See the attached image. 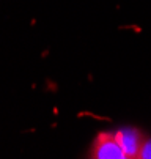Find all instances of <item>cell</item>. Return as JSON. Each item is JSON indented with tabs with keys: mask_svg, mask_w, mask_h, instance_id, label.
<instances>
[{
	"mask_svg": "<svg viewBox=\"0 0 151 159\" xmlns=\"http://www.w3.org/2000/svg\"><path fill=\"white\" fill-rule=\"evenodd\" d=\"M137 159H151V139H145Z\"/></svg>",
	"mask_w": 151,
	"mask_h": 159,
	"instance_id": "obj_3",
	"label": "cell"
},
{
	"mask_svg": "<svg viewBox=\"0 0 151 159\" xmlns=\"http://www.w3.org/2000/svg\"><path fill=\"white\" fill-rule=\"evenodd\" d=\"M113 137H115L117 143L121 147V150L126 153L127 157L137 159V156L140 153V148L145 142L143 134L139 129H135V128H121L113 134Z\"/></svg>",
	"mask_w": 151,
	"mask_h": 159,
	"instance_id": "obj_2",
	"label": "cell"
},
{
	"mask_svg": "<svg viewBox=\"0 0 151 159\" xmlns=\"http://www.w3.org/2000/svg\"><path fill=\"white\" fill-rule=\"evenodd\" d=\"M91 159H131L121 150V147L117 143L113 134L102 132L99 134L93 148H91Z\"/></svg>",
	"mask_w": 151,
	"mask_h": 159,
	"instance_id": "obj_1",
	"label": "cell"
}]
</instances>
